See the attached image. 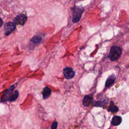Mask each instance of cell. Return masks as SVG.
Instances as JSON below:
<instances>
[{"mask_svg":"<svg viewBox=\"0 0 129 129\" xmlns=\"http://www.w3.org/2000/svg\"><path fill=\"white\" fill-rule=\"evenodd\" d=\"M15 87V85H12L9 88L3 92L1 97L2 102L7 101H14L17 99L19 96V92L17 90H15L13 92Z\"/></svg>","mask_w":129,"mask_h":129,"instance_id":"cell-1","label":"cell"},{"mask_svg":"<svg viewBox=\"0 0 129 129\" xmlns=\"http://www.w3.org/2000/svg\"><path fill=\"white\" fill-rule=\"evenodd\" d=\"M73 12L72 22L73 23L78 22L84 12V8L80 6H74L71 8Z\"/></svg>","mask_w":129,"mask_h":129,"instance_id":"cell-2","label":"cell"},{"mask_svg":"<svg viewBox=\"0 0 129 129\" xmlns=\"http://www.w3.org/2000/svg\"><path fill=\"white\" fill-rule=\"evenodd\" d=\"M121 53V48L117 46H113L111 47L108 57L110 60L113 61L119 58Z\"/></svg>","mask_w":129,"mask_h":129,"instance_id":"cell-3","label":"cell"},{"mask_svg":"<svg viewBox=\"0 0 129 129\" xmlns=\"http://www.w3.org/2000/svg\"><path fill=\"white\" fill-rule=\"evenodd\" d=\"M16 25L14 22H8L5 24L4 31L6 36L10 35L16 29Z\"/></svg>","mask_w":129,"mask_h":129,"instance_id":"cell-4","label":"cell"},{"mask_svg":"<svg viewBox=\"0 0 129 129\" xmlns=\"http://www.w3.org/2000/svg\"><path fill=\"white\" fill-rule=\"evenodd\" d=\"M27 19L28 18L26 15L21 14L15 17L13 21L16 25L23 26L27 21Z\"/></svg>","mask_w":129,"mask_h":129,"instance_id":"cell-5","label":"cell"},{"mask_svg":"<svg viewBox=\"0 0 129 129\" xmlns=\"http://www.w3.org/2000/svg\"><path fill=\"white\" fill-rule=\"evenodd\" d=\"M63 74L64 78L66 79H70L73 78L75 75V73L73 68L70 67H66L63 70Z\"/></svg>","mask_w":129,"mask_h":129,"instance_id":"cell-6","label":"cell"},{"mask_svg":"<svg viewBox=\"0 0 129 129\" xmlns=\"http://www.w3.org/2000/svg\"><path fill=\"white\" fill-rule=\"evenodd\" d=\"M93 97L91 95H85L83 100V104L84 106L88 107L92 103Z\"/></svg>","mask_w":129,"mask_h":129,"instance_id":"cell-7","label":"cell"},{"mask_svg":"<svg viewBox=\"0 0 129 129\" xmlns=\"http://www.w3.org/2000/svg\"><path fill=\"white\" fill-rule=\"evenodd\" d=\"M121 121H122V118L120 116L118 115H115L112 117L111 119V123L112 125L117 126L121 123Z\"/></svg>","mask_w":129,"mask_h":129,"instance_id":"cell-8","label":"cell"},{"mask_svg":"<svg viewBox=\"0 0 129 129\" xmlns=\"http://www.w3.org/2000/svg\"><path fill=\"white\" fill-rule=\"evenodd\" d=\"M51 90L50 89V88H49L47 86L43 88V91H42L43 98L44 99H46L48 98L50 96V95L51 94Z\"/></svg>","mask_w":129,"mask_h":129,"instance_id":"cell-9","label":"cell"},{"mask_svg":"<svg viewBox=\"0 0 129 129\" xmlns=\"http://www.w3.org/2000/svg\"><path fill=\"white\" fill-rule=\"evenodd\" d=\"M115 81V76L114 75H110L109 77H108L107 79L106 82H105V86L106 87H108L110 86H111L112 84H113L114 82Z\"/></svg>","mask_w":129,"mask_h":129,"instance_id":"cell-10","label":"cell"},{"mask_svg":"<svg viewBox=\"0 0 129 129\" xmlns=\"http://www.w3.org/2000/svg\"><path fill=\"white\" fill-rule=\"evenodd\" d=\"M107 103V100L104 98L102 100L95 101L93 103V106L97 107H102L104 105L106 104Z\"/></svg>","mask_w":129,"mask_h":129,"instance_id":"cell-11","label":"cell"},{"mask_svg":"<svg viewBox=\"0 0 129 129\" xmlns=\"http://www.w3.org/2000/svg\"><path fill=\"white\" fill-rule=\"evenodd\" d=\"M107 110L109 112H111L112 113H116L118 111L119 109L117 106L114 105L113 104H112V102H111L109 106L108 107Z\"/></svg>","mask_w":129,"mask_h":129,"instance_id":"cell-12","label":"cell"},{"mask_svg":"<svg viewBox=\"0 0 129 129\" xmlns=\"http://www.w3.org/2000/svg\"><path fill=\"white\" fill-rule=\"evenodd\" d=\"M42 38L40 36H35L31 39V41L35 44H39Z\"/></svg>","mask_w":129,"mask_h":129,"instance_id":"cell-13","label":"cell"},{"mask_svg":"<svg viewBox=\"0 0 129 129\" xmlns=\"http://www.w3.org/2000/svg\"><path fill=\"white\" fill-rule=\"evenodd\" d=\"M57 125H58V122L56 121H54L52 124H51V126L50 127V128L51 129H55V128H56L57 127Z\"/></svg>","mask_w":129,"mask_h":129,"instance_id":"cell-14","label":"cell"},{"mask_svg":"<svg viewBox=\"0 0 129 129\" xmlns=\"http://www.w3.org/2000/svg\"><path fill=\"white\" fill-rule=\"evenodd\" d=\"M1 27H2V26L3 25V20L2 18H1Z\"/></svg>","mask_w":129,"mask_h":129,"instance_id":"cell-15","label":"cell"},{"mask_svg":"<svg viewBox=\"0 0 129 129\" xmlns=\"http://www.w3.org/2000/svg\"><path fill=\"white\" fill-rule=\"evenodd\" d=\"M78 1H83V0H78Z\"/></svg>","mask_w":129,"mask_h":129,"instance_id":"cell-16","label":"cell"}]
</instances>
